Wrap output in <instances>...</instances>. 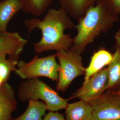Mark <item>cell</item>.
I'll use <instances>...</instances> for the list:
<instances>
[{"mask_svg":"<svg viewBox=\"0 0 120 120\" xmlns=\"http://www.w3.org/2000/svg\"><path fill=\"white\" fill-rule=\"evenodd\" d=\"M113 57V55L105 49H101L95 52L91 57L89 65L86 68L83 82H87L93 75L110 64Z\"/></svg>","mask_w":120,"mask_h":120,"instance_id":"8fae6325","label":"cell"},{"mask_svg":"<svg viewBox=\"0 0 120 120\" xmlns=\"http://www.w3.org/2000/svg\"><path fill=\"white\" fill-rule=\"evenodd\" d=\"M108 82V68H105L95 74L75 91L69 99L83 100L90 103L98 98L107 90Z\"/></svg>","mask_w":120,"mask_h":120,"instance_id":"52a82bcc","label":"cell"},{"mask_svg":"<svg viewBox=\"0 0 120 120\" xmlns=\"http://www.w3.org/2000/svg\"><path fill=\"white\" fill-rule=\"evenodd\" d=\"M81 54L70 49L56 51L59 65L56 86L57 91L64 92L74 79L84 75L86 68L83 65Z\"/></svg>","mask_w":120,"mask_h":120,"instance_id":"5b68a950","label":"cell"},{"mask_svg":"<svg viewBox=\"0 0 120 120\" xmlns=\"http://www.w3.org/2000/svg\"><path fill=\"white\" fill-rule=\"evenodd\" d=\"M28 106L21 116L12 120H42L47 110L46 104L42 101L30 100Z\"/></svg>","mask_w":120,"mask_h":120,"instance_id":"5bb4252c","label":"cell"},{"mask_svg":"<svg viewBox=\"0 0 120 120\" xmlns=\"http://www.w3.org/2000/svg\"><path fill=\"white\" fill-rule=\"evenodd\" d=\"M42 120H66L64 115L57 111H49L45 115Z\"/></svg>","mask_w":120,"mask_h":120,"instance_id":"d6986e66","label":"cell"},{"mask_svg":"<svg viewBox=\"0 0 120 120\" xmlns=\"http://www.w3.org/2000/svg\"><path fill=\"white\" fill-rule=\"evenodd\" d=\"M112 12L120 14V0H102Z\"/></svg>","mask_w":120,"mask_h":120,"instance_id":"ac0fdd59","label":"cell"},{"mask_svg":"<svg viewBox=\"0 0 120 120\" xmlns=\"http://www.w3.org/2000/svg\"><path fill=\"white\" fill-rule=\"evenodd\" d=\"M22 10L21 0H2L0 1V33L7 31L9 22Z\"/></svg>","mask_w":120,"mask_h":120,"instance_id":"4fadbf2b","label":"cell"},{"mask_svg":"<svg viewBox=\"0 0 120 120\" xmlns=\"http://www.w3.org/2000/svg\"><path fill=\"white\" fill-rule=\"evenodd\" d=\"M28 40L17 32L6 31L0 33V56L6 55L19 60Z\"/></svg>","mask_w":120,"mask_h":120,"instance_id":"ba28073f","label":"cell"},{"mask_svg":"<svg viewBox=\"0 0 120 120\" xmlns=\"http://www.w3.org/2000/svg\"><path fill=\"white\" fill-rule=\"evenodd\" d=\"M98 0H59L61 8L73 20L79 22L86 11Z\"/></svg>","mask_w":120,"mask_h":120,"instance_id":"30bf717a","label":"cell"},{"mask_svg":"<svg viewBox=\"0 0 120 120\" xmlns=\"http://www.w3.org/2000/svg\"><path fill=\"white\" fill-rule=\"evenodd\" d=\"M113 55L112 60L108 67L107 90H116L120 87V49L116 48V51Z\"/></svg>","mask_w":120,"mask_h":120,"instance_id":"9a60e30c","label":"cell"},{"mask_svg":"<svg viewBox=\"0 0 120 120\" xmlns=\"http://www.w3.org/2000/svg\"><path fill=\"white\" fill-rule=\"evenodd\" d=\"M90 103L93 109L91 120H120V101L114 90H106Z\"/></svg>","mask_w":120,"mask_h":120,"instance_id":"8992f818","label":"cell"},{"mask_svg":"<svg viewBox=\"0 0 120 120\" xmlns=\"http://www.w3.org/2000/svg\"><path fill=\"white\" fill-rule=\"evenodd\" d=\"M17 108L13 88L6 83L0 88V120H12L13 113Z\"/></svg>","mask_w":120,"mask_h":120,"instance_id":"9c48e42d","label":"cell"},{"mask_svg":"<svg viewBox=\"0 0 120 120\" xmlns=\"http://www.w3.org/2000/svg\"><path fill=\"white\" fill-rule=\"evenodd\" d=\"M119 15L112 12L102 0H98L75 26L77 34L70 49L82 54L100 35L113 27Z\"/></svg>","mask_w":120,"mask_h":120,"instance_id":"7a4b0ae2","label":"cell"},{"mask_svg":"<svg viewBox=\"0 0 120 120\" xmlns=\"http://www.w3.org/2000/svg\"><path fill=\"white\" fill-rule=\"evenodd\" d=\"M24 24L29 33L38 29L41 31V40L34 44L35 53L61 50L71 47L73 38L64 32L75 28L72 19L62 9H49L42 19L37 17L26 20Z\"/></svg>","mask_w":120,"mask_h":120,"instance_id":"6da1fadb","label":"cell"},{"mask_svg":"<svg viewBox=\"0 0 120 120\" xmlns=\"http://www.w3.org/2000/svg\"><path fill=\"white\" fill-rule=\"evenodd\" d=\"M56 59V54L42 57L37 54L29 62L19 60L14 72L24 80L44 77L57 82L59 65Z\"/></svg>","mask_w":120,"mask_h":120,"instance_id":"277c9868","label":"cell"},{"mask_svg":"<svg viewBox=\"0 0 120 120\" xmlns=\"http://www.w3.org/2000/svg\"><path fill=\"white\" fill-rule=\"evenodd\" d=\"M53 0H21L22 10L24 13L40 17L47 11Z\"/></svg>","mask_w":120,"mask_h":120,"instance_id":"2e32d148","label":"cell"},{"mask_svg":"<svg viewBox=\"0 0 120 120\" xmlns=\"http://www.w3.org/2000/svg\"><path fill=\"white\" fill-rule=\"evenodd\" d=\"M115 40L116 43V48L120 49V29L116 33L115 36Z\"/></svg>","mask_w":120,"mask_h":120,"instance_id":"ffe728a7","label":"cell"},{"mask_svg":"<svg viewBox=\"0 0 120 120\" xmlns=\"http://www.w3.org/2000/svg\"><path fill=\"white\" fill-rule=\"evenodd\" d=\"M114 91L116 97L118 99V100L120 101V87L118 89H116V90H114Z\"/></svg>","mask_w":120,"mask_h":120,"instance_id":"44dd1931","label":"cell"},{"mask_svg":"<svg viewBox=\"0 0 120 120\" xmlns=\"http://www.w3.org/2000/svg\"><path fill=\"white\" fill-rule=\"evenodd\" d=\"M17 97L21 101L41 100L49 111L65 109L68 100L63 98L58 93L38 78L26 80L18 87Z\"/></svg>","mask_w":120,"mask_h":120,"instance_id":"3957f363","label":"cell"},{"mask_svg":"<svg viewBox=\"0 0 120 120\" xmlns=\"http://www.w3.org/2000/svg\"><path fill=\"white\" fill-rule=\"evenodd\" d=\"M19 60L7 58L6 55L0 56V88L7 83L11 73L16 69Z\"/></svg>","mask_w":120,"mask_h":120,"instance_id":"e0dca14e","label":"cell"},{"mask_svg":"<svg viewBox=\"0 0 120 120\" xmlns=\"http://www.w3.org/2000/svg\"><path fill=\"white\" fill-rule=\"evenodd\" d=\"M93 109L90 103L83 100L68 104L65 109L67 120H91Z\"/></svg>","mask_w":120,"mask_h":120,"instance_id":"7c38bea8","label":"cell"}]
</instances>
